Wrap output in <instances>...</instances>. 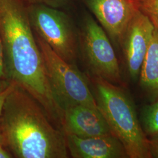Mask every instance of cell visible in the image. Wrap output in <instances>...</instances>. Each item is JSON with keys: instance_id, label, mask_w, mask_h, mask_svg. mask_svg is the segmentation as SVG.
Wrapping results in <instances>:
<instances>
[{"instance_id": "6da1fadb", "label": "cell", "mask_w": 158, "mask_h": 158, "mask_svg": "<svg viewBox=\"0 0 158 158\" xmlns=\"http://www.w3.org/2000/svg\"><path fill=\"white\" fill-rule=\"evenodd\" d=\"M0 39L8 82L26 91L51 121L62 128L63 111L53 94L28 6L23 0H0Z\"/></svg>"}, {"instance_id": "7a4b0ae2", "label": "cell", "mask_w": 158, "mask_h": 158, "mask_svg": "<svg viewBox=\"0 0 158 158\" xmlns=\"http://www.w3.org/2000/svg\"><path fill=\"white\" fill-rule=\"evenodd\" d=\"M0 142L12 158H69L66 134L40 103L16 85L0 117Z\"/></svg>"}, {"instance_id": "3957f363", "label": "cell", "mask_w": 158, "mask_h": 158, "mask_svg": "<svg viewBox=\"0 0 158 158\" xmlns=\"http://www.w3.org/2000/svg\"><path fill=\"white\" fill-rule=\"evenodd\" d=\"M90 80L98 109L111 133L124 147L128 158H152L148 139L130 97L120 87L106 80L93 77Z\"/></svg>"}, {"instance_id": "277c9868", "label": "cell", "mask_w": 158, "mask_h": 158, "mask_svg": "<svg viewBox=\"0 0 158 158\" xmlns=\"http://www.w3.org/2000/svg\"><path fill=\"white\" fill-rule=\"evenodd\" d=\"M35 35L45 63L53 94L63 111L76 105L98 108L87 77L77 66L64 60L45 41L37 35Z\"/></svg>"}, {"instance_id": "5b68a950", "label": "cell", "mask_w": 158, "mask_h": 158, "mask_svg": "<svg viewBox=\"0 0 158 158\" xmlns=\"http://www.w3.org/2000/svg\"><path fill=\"white\" fill-rule=\"evenodd\" d=\"M28 6L34 33L64 60L77 66L78 36L68 15L57 8L45 5Z\"/></svg>"}, {"instance_id": "8992f818", "label": "cell", "mask_w": 158, "mask_h": 158, "mask_svg": "<svg viewBox=\"0 0 158 158\" xmlns=\"http://www.w3.org/2000/svg\"><path fill=\"white\" fill-rule=\"evenodd\" d=\"M78 40L90 76L114 85L121 83V72L113 46L105 30L91 17L85 18Z\"/></svg>"}, {"instance_id": "52a82bcc", "label": "cell", "mask_w": 158, "mask_h": 158, "mask_svg": "<svg viewBox=\"0 0 158 158\" xmlns=\"http://www.w3.org/2000/svg\"><path fill=\"white\" fill-rule=\"evenodd\" d=\"M154 30L155 25L151 20L139 9L130 21L120 41L128 73L133 80L139 76Z\"/></svg>"}, {"instance_id": "ba28073f", "label": "cell", "mask_w": 158, "mask_h": 158, "mask_svg": "<svg viewBox=\"0 0 158 158\" xmlns=\"http://www.w3.org/2000/svg\"><path fill=\"white\" fill-rule=\"evenodd\" d=\"M96 18L108 35L121 41L130 21L139 10L134 0H87Z\"/></svg>"}, {"instance_id": "9c48e42d", "label": "cell", "mask_w": 158, "mask_h": 158, "mask_svg": "<svg viewBox=\"0 0 158 158\" xmlns=\"http://www.w3.org/2000/svg\"><path fill=\"white\" fill-rule=\"evenodd\" d=\"M63 130L65 134L81 138L113 135L99 110L83 105L72 106L64 110Z\"/></svg>"}, {"instance_id": "30bf717a", "label": "cell", "mask_w": 158, "mask_h": 158, "mask_svg": "<svg viewBox=\"0 0 158 158\" xmlns=\"http://www.w3.org/2000/svg\"><path fill=\"white\" fill-rule=\"evenodd\" d=\"M66 138L72 158H128L124 147L114 135L81 138L66 134Z\"/></svg>"}, {"instance_id": "8fae6325", "label": "cell", "mask_w": 158, "mask_h": 158, "mask_svg": "<svg viewBox=\"0 0 158 158\" xmlns=\"http://www.w3.org/2000/svg\"><path fill=\"white\" fill-rule=\"evenodd\" d=\"M142 89L155 100L158 98V28L155 27L151 44L139 74Z\"/></svg>"}, {"instance_id": "7c38bea8", "label": "cell", "mask_w": 158, "mask_h": 158, "mask_svg": "<svg viewBox=\"0 0 158 158\" xmlns=\"http://www.w3.org/2000/svg\"><path fill=\"white\" fill-rule=\"evenodd\" d=\"M142 120L143 131L147 135L149 136L158 135V98L143 109Z\"/></svg>"}, {"instance_id": "4fadbf2b", "label": "cell", "mask_w": 158, "mask_h": 158, "mask_svg": "<svg viewBox=\"0 0 158 158\" xmlns=\"http://www.w3.org/2000/svg\"><path fill=\"white\" fill-rule=\"evenodd\" d=\"M139 5L142 11L149 18L155 27L158 28V0H142Z\"/></svg>"}, {"instance_id": "5bb4252c", "label": "cell", "mask_w": 158, "mask_h": 158, "mask_svg": "<svg viewBox=\"0 0 158 158\" xmlns=\"http://www.w3.org/2000/svg\"><path fill=\"white\" fill-rule=\"evenodd\" d=\"M27 6L42 4L52 8H58L63 6L69 0H23Z\"/></svg>"}, {"instance_id": "9a60e30c", "label": "cell", "mask_w": 158, "mask_h": 158, "mask_svg": "<svg viewBox=\"0 0 158 158\" xmlns=\"http://www.w3.org/2000/svg\"><path fill=\"white\" fill-rule=\"evenodd\" d=\"M9 84L6 75L3 48L0 39V90L6 88Z\"/></svg>"}, {"instance_id": "2e32d148", "label": "cell", "mask_w": 158, "mask_h": 158, "mask_svg": "<svg viewBox=\"0 0 158 158\" xmlns=\"http://www.w3.org/2000/svg\"><path fill=\"white\" fill-rule=\"evenodd\" d=\"M17 85L14 83H10L6 88L0 90V117L2 112V110L8 96L15 89Z\"/></svg>"}, {"instance_id": "e0dca14e", "label": "cell", "mask_w": 158, "mask_h": 158, "mask_svg": "<svg viewBox=\"0 0 158 158\" xmlns=\"http://www.w3.org/2000/svg\"><path fill=\"white\" fill-rule=\"evenodd\" d=\"M148 142L152 158H158V134L150 136Z\"/></svg>"}, {"instance_id": "ac0fdd59", "label": "cell", "mask_w": 158, "mask_h": 158, "mask_svg": "<svg viewBox=\"0 0 158 158\" xmlns=\"http://www.w3.org/2000/svg\"><path fill=\"white\" fill-rule=\"evenodd\" d=\"M12 158L11 153L2 146V145L0 142V158Z\"/></svg>"}, {"instance_id": "d6986e66", "label": "cell", "mask_w": 158, "mask_h": 158, "mask_svg": "<svg viewBox=\"0 0 158 158\" xmlns=\"http://www.w3.org/2000/svg\"><path fill=\"white\" fill-rule=\"evenodd\" d=\"M134 1H135V2H139L140 1H141L142 0H134Z\"/></svg>"}]
</instances>
